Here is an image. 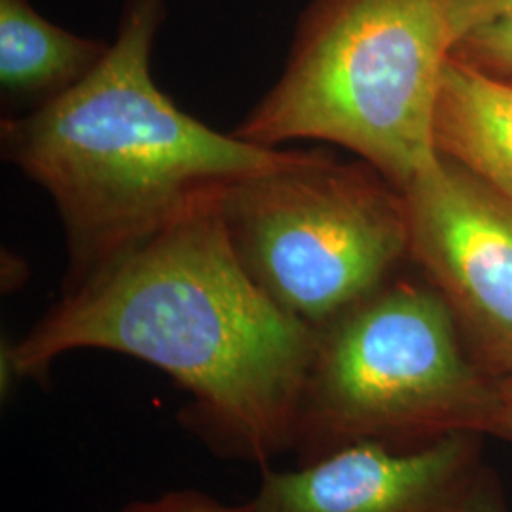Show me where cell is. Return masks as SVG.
I'll use <instances>...</instances> for the list:
<instances>
[{"label": "cell", "instance_id": "1", "mask_svg": "<svg viewBox=\"0 0 512 512\" xmlns=\"http://www.w3.org/2000/svg\"><path fill=\"white\" fill-rule=\"evenodd\" d=\"M211 194L2 348V393L74 349L156 366L190 395L183 423L219 456L264 465L294 450L317 329L247 274Z\"/></svg>", "mask_w": 512, "mask_h": 512}, {"label": "cell", "instance_id": "2", "mask_svg": "<svg viewBox=\"0 0 512 512\" xmlns=\"http://www.w3.org/2000/svg\"><path fill=\"white\" fill-rule=\"evenodd\" d=\"M165 2L124 0L116 38L86 80L44 109L2 118L4 160L48 192L63 222V294L203 198L293 158L205 126L156 86L150 57Z\"/></svg>", "mask_w": 512, "mask_h": 512}, {"label": "cell", "instance_id": "3", "mask_svg": "<svg viewBox=\"0 0 512 512\" xmlns=\"http://www.w3.org/2000/svg\"><path fill=\"white\" fill-rule=\"evenodd\" d=\"M456 38L448 0H313L285 71L232 133L348 148L404 190L439 164L435 110Z\"/></svg>", "mask_w": 512, "mask_h": 512}, {"label": "cell", "instance_id": "4", "mask_svg": "<svg viewBox=\"0 0 512 512\" xmlns=\"http://www.w3.org/2000/svg\"><path fill=\"white\" fill-rule=\"evenodd\" d=\"M317 332L300 463L363 440L414 446L494 433L497 382L467 357L458 319L431 283L389 279Z\"/></svg>", "mask_w": 512, "mask_h": 512}, {"label": "cell", "instance_id": "5", "mask_svg": "<svg viewBox=\"0 0 512 512\" xmlns=\"http://www.w3.org/2000/svg\"><path fill=\"white\" fill-rule=\"evenodd\" d=\"M222 217L239 262L275 304L313 329L378 291L410 258L401 188L368 164L294 150L230 184Z\"/></svg>", "mask_w": 512, "mask_h": 512}, {"label": "cell", "instance_id": "6", "mask_svg": "<svg viewBox=\"0 0 512 512\" xmlns=\"http://www.w3.org/2000/svg\"><path fill=\"white\" fill-rule=\"evenodd\" d=\"M410 258L494 378L512 370V200L440 158L403 190Z\"/></svg>", "mask_w": 512, "mask_h": 512}, {"label": "cell", "instance_id": "7", "mask_svg": "<svg viewBox=\"0 0 512 512\" xmlns=\"http://www.w3.org/2000/svg\"><path fill=\"white\" fill-rule=\"evenodd\" d=\"M480 437L346 444L293 471H264L251 503L256 512H469L484 473Z\"/></svg>", "mask_w": 512, "mask_h": 512}, {"label": "cell", "instance_id": "8", "mask_svg": "<svg viewBox=\"0 0 512 512\" xmlns=\"http://www.w3.org/2000/svg\"><path fill=\"white\" fill-rule=\"evenodd\" d=\"M440 158L512 200V80L452 54L435 110Z\"/></svg>", "mask_w": 512, "mask_h": 512}, {"label": "cell", "instance_id": "9", "mask_svg": "<svg viewBox=\"0 0 512 512\" xmlns=\"http://www.w3.org/2000/svg\"><path fill=\"white\" fill-rule=\"evenodd\" d=\"M110 44L80 37L42 18L31 0H0V90L19 116L61 99L103 61Z\"/></svg>", "mask_w": 512, "mask_h": 512}, {"label": "cell", "instance_id": "10", "mask_svg": "<svg viewBox=\"0 0 512 512\" xmlns=\"http://www.w3.org/2000/svg\"><path fill=\"white\" fill-rule=\"evenodd\" d=\"M454 55L490 73L512 78V18L478 27L459 40Z\"/></svg>", "mask_w": 512, "mask_h": 512}, {"label": "cell", "instance_id": "11", "mask_svg": "<svg viewBox=\"0 0 512 512\" xmlns=\"http://www.w3.org/2000/svg\"><path fill=\"white\" fill-rule=\"evenodd\" d=\"M116 512H256L253 503L228 505L198 490H173L150 499L131 501Z\"/></svg>", "mask_w": 512, "mask_h": 512}, {"label": "cell", "instance_id": "12", "mask_svg": "<svg viewBox=\"0 0 512 512\" xmlns=\"http://www.w3.org/2000/svg\"><path fill=\"white\" fill-rule=\"evenodd\" d=\"M448 16L458 46L478 27L512 18V0H448Z\"/></svg>", "mask_w": 512, "mask_h": 512}, {"label": "cell", "instance_id": "13", "mask_svg": "<svg viewBox=\"0 0 512 512\" xmlns=\"http://www.w3.org/2000/svg\"><path fill=\"white\" fill-rule=\"evenodd\" d=\"M469 512H509L503 494L499 490V484L495 482L492 473L484 471L480 476L471 497Z\"/></svg>", "mask_w": 512, "mask_h": 512}, {"label": "cell", "instance_id": "14", "mask_svg": "<svg viewBox=\"0 0 512 512\" xmlns=\"http://www.w3.org/2000/svg\"><path fill=\"white\" fill-rule=\"evenodd\" d=\"M497 412H495V437L512 442V370L497 378Z\"/></svg>", "mask_w": 512, "mask_h": 512}, {"label": "cell", "instance_id": "15", "mask_svg": "<svg viewBox=\"0 0 512 512\" xmlns=\"http://www.w3.org/2000/svg\"><path fill=\"white\" fill-rule=\"evenodd\" d=\"M505 78H507V76H505ZM511 80H512V78H511Z\"/></svg>", "mask_w": 512, "mask_h": 512}]
</instances>
